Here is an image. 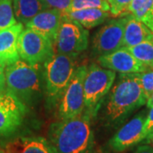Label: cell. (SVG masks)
Listing matches in <instances>:
<instances>
[{"label":"cell","instance_id":"8fae6325","mask_svg":"<svg viewBox=\"0 0 153 153\" xmlns=\"http://www.w3.org/2000/svg\"><path fill=\"white\" fill-rule=\"evenodd\" d=\"M146 112L142 111L133 117L111 138L109 147L115 152H123L143 141V128Z\"/></svg>","mask_w":153,"mask_h":153},{"label":"cell","instance_id":"83f0119b","mask_svg":"<svg viewBox=\"0 0 153 153\" xmlns=\"http://www.w3.org/2000/svg\"><path fill=\"white\" fill-rule=\"evenodd\" d=\"M133 153H153V147L149 144H144L138 146Z\"/></svg>","mask_w":153,"mask_h":153},{"label":"cell","instance_id":"3957f363","mask_svg":"<svg viewBox=\"0 0 153 153\" xmlns=\"http://www.w3.org/2000/svg\"><path fill=\"white\" fill-rule=\"evenodd\" d=\"M6 89L26 105H33L44 93L43 70L40 65H30L22 60L5 67Z\"/></svg>","mask_w":153,"mask_h":153},{"label":"cell","instance_id":"d6986e66","mask_svg":"<svg viewBox=\"0 0 153 153\" xmlns=\"http://www.w3.org/2000/svg\"><path fill=\"white\" fill-rule=\"evenodd\" d=\"M127 49L139 61L146 67L153 69V40L144 41Z\"/></svg>","mask_w":153,"mask_h":153},{"label":"cell","instance_id":"6da1fadb","mask_svg":"<svg viewBox=\"0 0 153 153\" xmlns=\"http://www.w3.org/2000/svg\"><path fill=\"white\" fill-rule=\"evenodd\" d=\"M104 110L106 124L117 127L134 110L146 104L140 80V73H121L118 81L110 90Z\"/></svg>","mask_w":153,"mask_h":153},{"label":"cell","instance_id":"4fadbf2b","mask_svg":"<svg viewBox=\"0 0 153 153\" xmlns=\"http://www.w3.org/2000/svg\"><path fill=\"white\" fill-rule=\"evenodd\" d=\"M61 22V12L58 10L49 8L38 13L26 24V27L48 38L55 44Z\"/></svg>","mask_w":153,"mask_h":153},{"label":"cell","instance_id":"2e32d148","mask_svg":"<svg viewBox=\"0 0 153 153\" xmlns=\"http://www.w3.org/2000/svg\"><path fill=\"white\" fill-rule=\"evenodd\" d=\"M153 40V33L140 20L128 16L126 22L123 47L130 48L144 41Z\"/></svg>","mask_w":153,"mask_h":153},{"label":"cell","instance_id":"8992f818","mask_svg":"<svg viewBox=\"0 0 153 153\" xmlns=\"http://www.w3.org/2000/svg\"><path fill=\"white\" fill-rule=\"evenodd\" d=\"M86 72L87 66H81L76 68L58 103V116L60 120L76 117L84 111L83 82Z\"/></svg>","mask_w":153,"mask_h":153},{"label":"cell","instance_id":"277c9868","mask_svg":"<svg viewBox=\"0 0 153 153\" xmlns=\"http://www.w3.org/2000/svg\"><path fill=\"white\" fill-rule=\"evenodd\" d=\"M74 57L54 54L43 64L44 93L51 105L59 103L60 97L76 70Z\"/></svg>","mask_w":153,"mask_h":153},{"label":"cell","instance_id":"30bf717a","mask_svg":"<svg viewBox=\"0 0 153 153\" xmlns=\"http://www.w3.org/2000/svg\"><path fill=\"white\" fill-rule=\"evenodd\" d=\"M127 18L112 20L97 31L92 42V49L95 54H109L123 47Z\"/></svg>","mask_w":153,"mask_h":153},{"label":"cell","instance_id":"44dd1931","mask_svg":"<svg viewBox=\"0 0 153 153\" xmlns=\"http://www.w3.org/2000/svg\"><path fill=\"white\" fill-rule=\"evenodd\" d=\"M152 7L153 0H132L126 10L124 16H132L141 21Z\"/></svg>","mask_w":153,"mask_h":153},{"label":"cell","instance_id":"ba28073f","mask_svg":"<svg viewBox=\"0 0 153 153\" xmlns=\"http://www.w3.org/2000/svg\"><path fill=\"white\" fill-rule=\"evenodd\" d=\"M55 45L57 53L76 57L87 49L88 32L79 23L62 16Z\"/></svg>","mask_w":153,"mask_h":153},{"label":"cell","instance_id":"7402d4cb","mask_svg":"<svg viewBox=\"0 0 153 153\" xmlns=\"http://www.w3.org/2000/svg\"><path fill=\"white\" fill-rule=\"evenodd\" d=\"M101 9L110 11L108 0H72L68 11L83 10V9Z\"/></svg>","mask_w":153,"mask_h":153},{"label":"cell","instance_id":"e0dca14e","mask_svg":"<svg viewBox=\"0 0 153 153\" xmlns=\"http://www.w3.org/2000/svg\"><path fill=\"white\" fill-rule=\"evenodd\" d=\"M110 11L104 10L101 9H83L77 10L63 12L62 16L75 21L86 29L94 27L100 25L101 23L109 17Z\"/></svg>","mask_w":153,"mask_h":153},{"label":"cell","instance_id":"ac0fdd59","mask_svg":"<svg viewBox=\"0 0 153 153\" xmlns=\"http://www.w3.org/2000/svg\"><path fill=\"white\" fill-rule=\"evenodd\" d=\"M13 9L17 22L27 24L38 13L49 9L45 0H13Z\"/></svg>","mask_w":153,"mask_h":153},{"label":"cell","instance_id":"7c38bea8","mask_svg":"<svg viewBox=\"0 0 153 153\" xmlns=\"http://www.w3.org/2000/svg\"><path fill=\"white\" fill-rule=\"evenodd\" d=\"M98 63L104 68L120 73H140L148 67L132 55L125 47H122L109 54L100 55Z\"/></svg>","mask_w":153,"mask_h":153},{"label":"cell","instance_id":"52a82bcc","mask_svg":"<svg viewBox=\"0 0 153 153\" xmlns=\"http://www.w3.org/2000/svg\"><path fill=\"white\" fill-rule=\"evenodd\" d=\"M50 40L33 30H23L18 39L20 58L30 65H41L55 54Z\"/></svg>","mask_w":153,"mask_h":153},{"label":"cell","instance_id":"5bb4252c","mask_svg":"<svg viewBox=\"0 0 153 153\" xmlns=\"http://www.w3.org/2000/svg\"><path fill=\"white\" fill-rule=\"evenodd\" d=\"M23 31V24L17 22L13 27L0 32V66L4 68L19 60L18 39Z\"/></svg>","mask_w":153,"mask_h":153},{"label":"cell","instance_id":"7a4b0ae2","mask_svg":"<svg viewBox=\"0 0 153 153\" xmlns=\"http://www.w3.org/2000/svg\"><path fill=\"white\" fill-rule=\"evenodd\" d=\"M91 119L83 111L76 117L51 123L48 135L55 152L93 153L94 138Z\"/></svg>","mask_w":153,"mask_h":153},{"label":"cell","instance_id":"cb8c5ba5","mask_svg":"<svg viewBox=\"0 0 153 153\" xmlns=\"http://www.w3.org/2000/svg\"><path fill=\"white\" fill-rule=\"evenodd\" d=\"M132 0H108L110 5V13L112 16L125 15V11Z\"/></svg>","mask_w":153,"mask_h":153},{"label":"cell","instance_id":"484cf974","mask_svg":"<svg viewBox=\"0 0 153 153\" xmlns=\"http://www.w3.org/2000/svg\"><path fill=\"white\" fill-rule=\"evenodd\" d=\"M153 131V107L150 108V111L146 115V122L143 128V139L145 140L149 134Z\"/></svg>","mask_w":153,"mask_h":153},{"label":"cell","instance_id":"603a6c76","mask_svg":"<svg viewBox=\"0 0 153 153\" xmlns=\"http://www.w3.org/2000/svg\"><path fill=\"white\" fill-rule=\"evenodd\" d=\"M140 80L144 94L148 100L153 93V69L140 72Z\"/></svg>","mask_w":153,"mask_h":153},{"label":"cell","instance_id":"4316f807","mask_svg":"<svg viewBox=\"0 0 153 153\" xmlns=\"http://www.w3.org/2000/svg\"><path fill=\"white\" fill-rule=\"evenodd\" d=\"M141 21L147 26L148 28L153 33V7L148 11L147 14L143 17Z\"/></svg>","mask_w":153,"mask_h":153},{"label":"cell","instance_id":"5b68a950","mask_svg":"<svg viewBox=\"0 0 153 153\" xmlns=\"http://www.w3.org/2000/svg\"><path fill=\"white\" fill-rule=\"evenodd\" d=\"M116 71L102 68L93 64L87 67V72L83 82L84 90V112L94 117L102 99L109 93L114 83Z\"/></svg>","mask_w":153,"mask_h":153},{"label":"cell","instance_id":"1f68e13d","mask_svg":"<svg viewBox=\"0 0 153 153\" xmlns=\"http://www.w3.org/2000/svg\"><path fill=\"white\" fill-rule=\"evenodd\" d=\"M0 153H4V152H3V151H2V152H0Z\"/></svg>","mask_w":153,"mask_h":153},{"label":"cell","instance_id":"f1b7e54d","mask_svg":"<svg viewBox=\"0 0 153 153\" xmlns=\"http://www.w3.org/2000/svg\"><path fill=\"white\" fill-rule=\"evenodd\" d=\"M6 89L5 83V72L4 68L0 66V92L4 91Z\"/></svg>","mask_w":153,"mask_h":153},{"label":"cell","instance_id":"ffe728a7","mask_svg":"<svg viewBox=\"0 0 153 153\" xmlns=\"http://www.w3.org/2000/svg\"><path fill=\"white\" fill-rule=\"evenodd\" d=\"M16 23L12 0H0V32L13 27Z\"/></svg>","mask_w":153,"mask_h":153},{"label":"cell","instance_id":"f546056e","mask_svg":"<svg viewBox=\"0 0 153 153\" xmlns=\"http://www.w3.org/2000/svg\"><path fill=\"white\" fill-rule=\"evenodd\" d=\"M142 142H144V144H149L153 147V131L148 134L146 138L143 140Z\"/></svg>","mask_w":153,"mask_h":153},{"label":"cell","instance_id":"4dcf8cb0","mask_svg":"<svg viewBox=\"0 0 153 153\" xmlns=\"http://www.w3.org/2000/svg\"><path fill=\"white\" fill-rule=\"evenodd\" d=\"M146 106L147 108H152L153 107V93L152 94V95L148 98L147 101H146Z\"/></svg>","mask_w":153,"mask_h":153},{"label":"cell","instance_id":"9a60e30c","mask_svg":"<svg viewBox=\"0 0 153 153\" xmlns=\"http://www.w3.org/2000/svg\"><path fill=\"white\" fill-rule=\"evenodd\" d=\"M4 153H56L49 140L41 136L18 137L7 143Z\"/></svg>","mask_w":153,"mask_h":153},{"label":"cell","instance_id":"9c48e42d","mask_svg":"<svg viewBox=\"0 0 153 153\" xmlns=\"http://www.w3.org/2000/svg\"><path fill=\"white\" fill-rule=\"evenodd\" d=\"M27 105L5 89L0 92V136L14 134L22 126Z\"/></svg>","mask_w":153,"mask_h":153},{"label":"cell","instance_id":"d4e9b609","mask_svg":"<svg viewBox=\"0 0 153 153\" xmlns=\"http://www.w3.org/2000/svg\"><path fill=\"white\" fill-rule=\"evenodd\" d=\"M72 0H45L49 8L60 10L61 13L66 12L70 8Z\"/></svg>","mask_w":153,"mask_h":153}]
</instances>
